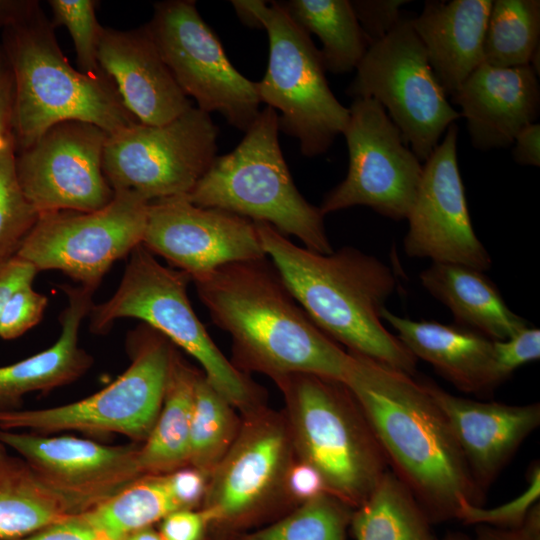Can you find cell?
Masks as SVG:
<instances>
[{
    "instance_id": "obj_1",
    "label": "cell",
    "mask_w": 540,
    "mask_h": 540,
    "mask_svg": "<svg viewBox=\"0 0 540 540\" xmlns=\"http://www.w3.org/2000/svg\"><path fill=\"white\" fill-rule=\"evenodd\" d=\"M345 384L367 418L392 472L431 522L457 519L460 505H481L450 423L424 382L348 351Z\"/></svg>"
},
{
    "instance_id": "obj_2",
    "label": "cell",
    "mask_w": 540,
    "mask_h": 540,
    "mask_svg": "<svg viewBox=\"0 0 540 540\" xmlns=\"http://www.w3.org/2000/svg\"><path fill=\"white\" fill-rule=\"evenodd\" d=\"M194 283L242 366L276 381L307 373L345 382L349 352L311 320L267 256L221 266Z\"/></svg>"
},
{
    "instance_id": "obj_3",
    "label": "cell",
    "mask_w": 540,
    "mask_h": 540,
    "mask_svg": "<svg viewBox=\"0 0 540 540\" xmlns=\"http://www.w3.org/2000/svg\"><path fill=\"white\" fill-rule=\"evenodd\" d=\"M266 256L295 300L329 337L409 375L417 359L388 331L381 317L396 277L378 258L353 247L320 254L292 243L264 222H254Z\"/></svg>"
},
{
    "instance_id": "obj_4",
    "label": "cell",
    "mask_w": 540,
    "mask_h": 540,
    "mask_svg": "<svg viewBox=\"0 0 540 540\" xmlns=\"http://www.w3.org/2000/svg\"><path fill=\"white\" fill-rule=\"evenodd\" d=\"M40 5L2 31L0 46L13 82L12 134L16 152L53 125L78 120L114 134L139 121L104 73L75 69L60 49Z\"/></svg>"
},
{
    "instance_id": "obj_5",
    "label": "cell",
    "mask_w": 540,
    "mask_h": 540,
    "mask_svg": "<svg viewBox=\"0 0 540 540\" xmlns=\"http://www.w3.org/2000/svg\"><path fill=\"white\" fill-rule=\"evenodd\" d=\"M279 131L277 111L269 106L260 110L237 147L216 156L186 197L200 207L267 223L285 236L297 237L311 251L330 254L324 215L295 186Z\"/></svg>"
},
{
    "instance_id": "obj_6",
    "label": "cell",
    "mask_w": 540,
    "mask_h": 540,
    "mask_svg": "<svg viewBox=\"0 0 540 540\" xmlns=\"http://www.w3.org/2000/svg\"><path fill=\"white\" fill-rule=\"evenodd\" d=\"M277 383L301 461L322 475L327 493L349 506L361 505L389 466L353 393L341 381L307 373Z\"/></svg>"
},
{
    "instance_id": "obj_7",
    "label": "cell",
    "mask_w": 540,
    "mask_h": 540,
    "mask_svg": "<svg viewBox=\"0 0 540 540\" xmlns=\"http://www.w3.org/2000/svg\"><path fill=\"white\" fill-rule=\"evenodd\" d=\"M246 25L264 28L269 57L263 79L255 82L260 102L279 110V130L299 141L306 157L326 152L343 134L349 108L331 91L319 50L277 1H231Z\"/></svg>"
},
{
    "instance_id": "obj_8",
    "label": "cell",
    "mask_w": 540,
    "mask_h": 540,
    "mask_svg": "<svg viewBox=\"0 0 540 540\" xmlns=\"http://www.w3.org/2000/svg\"><path fill=\"white\" fill-rule=\"evenodd\" d=\"M190 277L158 262L142 244L129 255L115 293L90 310V330L107 333L121 318H135L196 359L209 383L233 406L247 408L255 386L219 350L187 295Z\"/></svg>"
},
{
    "instance_id": "obj_9",
    "label": "cell",
    "mask_w": 540,
    "mask_h": 540,
    "mask_svg": "<svg viewBox=\"0 0 540 540\" xmlns=\"http://www.w3.org/2000/svg\"><path fill=\"white\" fill-rule=\"evenodd\" d=\"M131 363L111 384L82 400L32 410H0V429L46 435L118 433L145 441L161 410L174 347L146 324L129 334Z\"/></svg>"
},
{
    "instance_id": "obj_10",
    "label": "cell",
    "mask_w": 540,
    "mask_h": 540,
    "mask_svg": "<svg viewBox=\"0 0 540 540\" xmlns=\"http://www.w3.org/2000/svg\"><path fill=\"white\" fill-rule=\"evenodd\" d=\"M346 93L382 105L420 161L459 119L436 78L411 19H401L383 39L371 44Z\"/></svg>"
},
{
    "instance_id": "obj_11",
    "label": "cell",
    "mask_w": 540,
    "mask_h": 540,
    "mask_svg": "<svg viewBox=\"0 0 540 540\" xmlns=\"http://www.w3.org/2000/svg\"><path fill=\"white\" fill-rule=\"evenodd\" d=\"M218 132L197 107L162 125L132 124L108 135L104 175L114 192L148 202L188 195L217 156Z\"/></svg>"
},
{
    "instance_id": "obj_12",
    "label": "cell",
    "mask_w": 540,
    "mask_h": 540,
    "mask_svg": "<svg viewBox=\"0 0 540 540\" xmlns=\"http://www.w3.org/2000/svg\"><path fill=\"white\" fill-rule=\"evenodd\" d=\"M149 202L132 192H114L93 212L39 214L17 257L36 270H58L96 290L117 260L142 244Z\"/></svg>"
},
{
    "instance_id": "obj_13",
    "label": "cell",
    "mask_w": 540,
    "mask_h": 540,
    "mask_svg": "<svg viewBox=\"0 0 540 540\" xmlns=\"http://www.w3.org/2000/svg\"><path fill=\"white\" fill-rule=\"evenodd\" d=\"M146 26L175 81L197 108L219 112L229 125L246 132L260 113L255 82L232 65L195 1L155 3Z\"/></svg>"
},
{
    "instance_id": "obj_14",
    "label": "cell",
    "mask_w": 540,
    "mask_h": 540,
    "mask_svg": "<svg viewBox=\"0 0 540 540\" xmlns=\"http://www.w3.org/2000/svg\"><path fill=\"white\" fill-rule=\"evenodd\" d=\"M349 166L345 179L324 197L323 215L367 206L393 220L406 219L423 172L386 110L372 98H355L343 132Z\"/></svg>"
},
{
    "instance_id": "obj_15",
    "label": "cell",
    "mask_w": 540,
    "mask_h": 540,
    "mask_svg": "<svg viewBox=\"0 0 540 540\" xmlns=\"http://www.w3.org/2000/svg\"><path fill=\"white\" fill-rule=\"evenodd\" d=\"M108 133L68 120L57 123L28 148L17 151L18 183L39 214L93 212L107 206L114 191L103 172Z\"/></svg>"
},
{
    "instance_id": "obj_16",
    "label": "cell",
    "mask_w": 540,
    "mask_h": 540,
    "mask_svg": "<svg viewBox=\"0 0 540 540\" xmlns=\"http://www.w3.org/2000/svg\"><path fill=\"white\" fill-rule=\"evenodd\" d=\"M142 245L196 282L217 268L266 257L253 221L186 195L149 202Z\"/></svg>"
},
{
    "instance_id": "obj_17",
    "label": "cell",
    "mask_w": 540,
    "mask_h": 540,
    "mask_svg": "<svg viewBox=\"0 0 540 540\" xmlns=\"http://www.w3.org/2000/svg\"><path fill=\"white\" fill-rule=\"evenodd\" d=\"M458 127L451 124L425 160L418 191L407 216V256L430 258L480 271L492 260L476 236L457 160Z\"/></svg>"
},
{
    "instance_id": "obj_18",
    "label": "cell",
    "mask_w": 540,
    "mask_h": 540,
    "mask_svg": "<svg viewBox=\"0 0 540 540\" xmlns=\"http://www.w3.org/2000/svg\"><path fill=\"white\" fill-rule=\"evenodd\" d=\"M0 442L22 457L76 513L88 511L141 477L136 444L104 445L74 436L0 429Z\"/></svg>"
},
{
    "instance_id": "obj_19",
    "label": "cell",
    "mask_w": 540,
    "mask_h": 540,
    "mask_svg": "<svg viewBox=\"0 0 540 540\" xmlns=\"http://www.w3.org/2000/svg\"><path fill=\"white\" fill-rule=\"evenodd\" d=\"M288 458L289 439L280 424H247L210 474L203 508L210 521L235 520L259 507L285 478Z\"/></svg>"
},
{
    "instance_id": "obj_20",
    "label": "cell",
    "mask_w": 540,
    "mask_h": 540,
    "mask_svg": "<svg viewBox=\"0 0 540 540\" xmlns=\"http://www.w3.org/2000/svg\"><path fill=\"white\" fill-rule=\"evenodd\" d=\"M424 384L446 415L474 483L484 494L539 426V403L482 402L453 395L432 382Z\"/></svg>"
},
{
    "instance_id": "obj_21",
    "label": "cell",
    "mask_w": 540,
    "mask_h": 540,
    "mask_svg": "<svg viewBox=\"0 0 540 540\" xmlns=\"http://www.w3.org/2000/svg\"><path fill=\"white\" fill-rule=\"evenodd\" d=\"M98 63L126 108L142 124L162 125L193 107L146 25L130 30L103 27Z\"/></svg>"
},
{
    "instance_id": "obj_22",
    "label": "cell",
    "mask_w": 540,
    "mask_h": 540,
    "mask_svg": "<svg viewBox=\"0 0 540 540\" xmlns=\"http://www.w3.org/2000/svg\"><path fill=\"white\" fill-rule=\"evenodd\" d=\"M538 75L530 65L500 68L482 63L451 96L461 108L473 146L505 148L535 123L540 110Z\"/></svg>"
},
{
    "instance_id": "obj_23",
    "label": "cell",
    "mask_w": 540,
    "mask_h": 540,
    "mask_svg": "<svg viewBox=\"0 0 540 540\" xmlns=\"http://www.w3.org/2000/svg\"><path fill=\"white\" fill-rule=\"evenodd\" d=\"M381 317L417 360L431 364L459 390L488 395L504 382L495 363L494 340L456 324L400 317L386 308Z\"/></svg>"
},
{
    "instance_id": "obj_24",
    "label": "cell",
    "mask_w": 540,
    "mask_h": 540,
    "mask_svg": "<svg viewBox=\"0 0 540 540\" xmlns=\"http://www.w3.org/2000/svg\"><path fill=\"white\" fill-rule=\"evenodd\" d=\"M491 0L426 1L411 19L447 96L483 63V47Z\"/></svg>"
},
{
    "instance_id": "obj_25",
    "label": "cell",
    "mask_w": 540,
    "mask_h": 540,
    "mask_svg": "<svg viewBox=\"0 0 540 540\" xmlns=\"http://www.w3.org/2000/svg\"><path fill=\"white\" fill-rule=\"evenodd\" d=\"M61 288L68 302L59 316L60 336L40 353L0 367V410L19 409L27 393L69 384L91 367L92 356L79 345V330L94 305L95 290L81 285Z\"/></svg>"
},
{
    "instance_id": "obj_26",
    "label": "cell",
    "mask_w": 540,
    "mask_h": 540,
    "mask_svg": "<svg viewBox=\"0 0 540 540\" xmlns=\"http://www.w3.org/2000/svg\"><path fill=\"white\" fill-rule=\"evenodd\" d=\"M423 287L452 312L457 325L494 341L506 340L527 322L505 303L482 271L454 263L432 262L420 273Z\"/></svg>"
},
{
    "instance_id": "obj_27",
    "label": "cell",
    "mask_w": 540,
    "mask_h": 540,
    "mask_svg": "<svg viewBox=\"0 0 540 540\" xmlns=\"http://www.w3.org/2000/svg\"><path fill=\"white\" fill-rule=\"evenodd\" d=\"M197 375L173 349L161 410L139 447L138 464L143 475L169 473L188 463Z\"/></svg>"
},
{
    "instance_id": "obj_28",
    "label": "cell",
    "mask_w": 540,
    "mask_h": 540,
    "mask_svg": "<svg viewBox=\"0 0 540 540\" xmlns=\"http://www.w3.org/2000/svg\"><path fill=\"white\" fill-rule=\"evenodd\" d=\"M76 513L0 442V540L32 534Z\"/></svg>"
},
{
    "instance_id": "obj_29",
    "label": "cell",
    "mask_w": 540,
    "mask_h": 540,
    "mask_svg": "<svg viewBox=\"0 0 540 540\" xmlns=\"http://www.w3.org/2000/svg\"><path fill=\"white\" fill-rule=\"evenodd\" d=\"M289 17L309 35L315 34L326 71L341 74L357 68L369 43L348 0L279 2Z\"/></svg>"
},
{
    "instance_id": "obj_30",
    "label": "cell",
    "mask_w": 540,
    "mask_h": 540,
    "mask_svg": "<svg viewBox=\"0 0 540 540\" xmlns=\"http://www.w3.org/2000/svg\"><path fill=\"white\" fill-rule=\"evenodd\" d=\"M430 523L412 492L390 470L350 520L355 540H437Z\"/></svg>"
},
{
    "instance_id": "obj_31",
    "label": "cell",
    "mask_w": 540,
    "mask_h": 540,
    "mask_svg": "<svg viewBox=\"0 0 540 540\" xmlns=\"http://www.w3.org/2000/svg\"><path fill=\"white\" fill-rule=\"evenodd\" d=\"M180 510L167 473L142 475L114 496L81 513L87 521L116 536L148 528Z\"/></svg>"
},
{
    "instance_id": "obj_32",
    "label": "cell",
    "mask_w": 540,
    "mask_h": 540,
    "mask_svg": "<svg viewBox=\"0 0 540 540\" xmlns=\"http://www.w3.org/2000/svg\"><path fill=\"white\" fill-rule=\"evenodd\" d=\"M540 1H492L483 47V62L500 68L530 65L540 47Z\"/></svg>"
},
{
    "instance_id": "obj_33",
    "label": "cell",
    "mask_w": 540,
    "mask_h": 540,
    "mask_svg": "<svg viewBox=\"0 0 540 540\" xmlns=\"http://www.w3.org/2000/svg\"><path fill=\"white\" fill-rule=\"evenodd\" d=\"M232 406L205 375L198 372L190 424L188 464L208 476L238 434Z\"/></svg>"
},
{
    "instance_id": "obj_34",
    "label": "cell",
    "mask_w": 540,
    "mask_h": 540,
    "mask_svg": "<svg viewBox=\"0 0 540 540\" xmlns=\"http://www.w3.org/2000/svg\"><path fill=\"white\" fill-rule=\"evenodd\" d=\"M351 516L349 505L325 493L244 540H346Z\"/></svg>"
},
{
    "instance_id": "obj_35",
    "label": "cell",
    "mask_w": 540,
    "mask_h": 540,
    "mask_svg": "<svg viewBox=\"0 0 540 540\" xmlns=\"http://www.w3.org/2000/svg\"><path fill=\"white\" fill-rule=\"evenodd\" d=\"M14 139L0 149V263L15 257L39 213L18 183Z\"/></svg>"
},
{
    "instance_id": "obj_36",
    "label": "cell",
    "mask_w": 540,
    "mask_h": 540,
    "mask_svg": "<svg viewBox=\"0 0 540 540\" xmlns=\"http://www.w3.org/2000/svg\"><path fill=\"white\" fill-rule=\"evenodd\" d=\"M54 28L64 26L73 40L79 70L89 75L104 74L98 63V46L103 27L98 22L94 0H49Z\"/></svg>"
},
{
    "instance_id": "obj_37",
    "label": "cell",
    "mask_w": 540,
    "mask_h": 540,
    "mask_svg": "<svg viewBox=\"0 0 540 540\" xmlns=\"http://www.w3.org/2000/svg\"><path fill=\"white\" fill-rule=\"evenodd\" d=\"M527 487L514 499L493 508L463 501L457 519L467 524L518 529L530 508L540 497V467L534 463L528 470Z\"/></svg>"
},
{
    "instance_id": "obj_38",
    "label": "cell",
    "mask_w": 540,
    "mask_h": 540,
    "mask_svg": "<svg viewBox=\"0 0 540 540\" xmlns=\"http://www.w3.org/2000/svg\"><path fill=\"white\" fill-rule=\"evenodd\" d=\"M48 304L45 295L35 291L32 283L16 289L6 301L0 317V337L15 339L37 325Z\"/></svg>"
},
{
    "instance_id": "obj_39",
    "label": "cell",
    "mask_w": 540,
    "mask_h": 540,
    "mask_svg": "<svg viewBox=\"0 0 540 540\" xmlns=\"http://www.w3.org/2000/svg\"><path fill=\"white\" fill-rule=\"evenodd\" d=\"M499 375L505 381L517 368L540 358V330L526 326L514 336L493 341Z\"/></svg>"
},
{
    "instance_id": "obj_40",
    "label": "cell",
    "mask_w": 540,
    "mask_h": 540,
    "mask_svg": "<svg viewBox=\"0 0 540 540\" xmlns=\"http://www.w3.org/2000/svg\"><path fill=\"white\" fill-rule=\"evenodd\" d=\"M369 46L390 33L402 19L400 8L406 0L350 1Z\"/></svg>"
},
{
    "instance_id": "obj_41",
    "label": "cell",
    "mask_w": 540,
    "mask_h": 540,
    "mask_svg": "<svg viewBox=\"0 0 540 540\" xmlns=\"http://www.w3.org/2000/svg\"><path fill=\"white\" fill-rule=\"evenodd\" d=\"M13 540H124L87 521L79 513Z\"/></svg>"
},
{
    "instance_id": "obj_42",
    "label": "cell",
    "mask_w": 540,
    "mask_h": 540,
    "mask_svg": "<svg viewBox=\"0 0 540 540\" xmlns=\"http://www.w3.org/2000/svg\"><path fill=\"white\" fill-rule=\"evenodd\" d=\"M210 519L206 512L180 509L162 519L160 536L162 540H202Z\"/></svg>"
},
{
    "instance_id": "obj_43",
    "label": "cell",
    "mask_w": 540,
    "mask_h": 540,
    "mask_svg": "<svg viewBox=\"0 0 540 540\" xmlns=\"http://www.w3.org/2000/svg\"><path fill=\"white\" fill-rule=\"evenodd\" d=\"M167 476L180 509H192L204 498L208 475L202 471L184 466L167 473Z\"/></svg>"
},
{
    "instance_id": "obj_44",
    "label": "cell",
    "mask_w": 540,
    "mask_h": 540,
    "mask_svg": "<svg viewBox=\"0 0 540 540\" xmlns=\"http://www.w3.org/2000/svg\"><path fill=\"white\" fill-rule=\"evenodd\" d=\"M284 479L291 495L302 502L327 493L322 475L304 461L288 467Z\"/></svg>"
},
{
    "instance_id": "obj_45",
    "label": "cell",
    "mask_w": 540,
    "mask_h": 540,
    "mask_svg": "<svg viewBox=\"0 0 540 540\" xmlns=\"http://www.w3.org/2000/svg\"><path fill=\"white\" fill-rule=\"evenodd\" d=\"M37 273L32 264L17 256L0 263V317L11 294L22 285L32 283Z\"/></svg>"
},
{
    "instance_id": "obj_46",
    "label": "cell",
    "mask_w": 540,
    "mask_h": 540,
    "mask_svg": "<svg viewBox=\"0 0 540 540\" xmlns=\"http://www.w3.org/2000/svg\"><path fill=\"white\" fill-rule=\"evenodd\" d=\"M512 155L520 165H540V125L532 123L523 128L514 139Z\"/></svg>"
},
{
    "instance_id": "obj_47",
    "label": "cell",
    "mask_w": 540,
    "mask_h": 540,
    "mask_svg": "<svg viewBox=\"0 0 540 540\" xmlns=\"http://www.w3.org/2000/svg\"><path fill=\"white\" fill-rule=\"evenodd\" d=\"M13 82L10 71L0 83V149L13 139Z\"/></svg>"
},
{
    "instance_id": "obj_48",
    "label": "cell",
    "mask_w": 540,
    "mask_h": 540,
    "mask_svg": "<svg viewBox=\"0 0 540 540\" xmlns=\"http://www.w3.org/2000/svg\"><path fill=\"white\" fill-rule=\"evenodd\" d=\"M38 6L34 0H0V30L24 19Z\"/></svg>"
},
{
    "instance_id": "obj_49",
    "label": "cell",
    "mask_w": 540,
    "mask_h": 540,
    "mask_svg": "<svg viewBox=\"0 0 540 540\" xmlns=\"http://www.w3.org/2000/svg\"><path fill=\"white\" fill-rule=\"evenodd\" d=\"M518 532L524 540H540V504L535 503L525 516Z\"/></svg>"
},
{
    "instance_id": "obj_50",
    "label": "cell",
    "mask_w": 540,
    "mask_h": 540,
    "mask_svg": "<svg viewBox=\"0 0 540 540\" xmlns=\"http://www.w3.org/2000/svg\"><path fill=\"white\" fill-rule=\"evenodd\" d=\"M474 540H524L518 530L478 525Z\"/></svg>"
},
{
    "instance_id": "obj_51",
    "label": "cell",
    "mask_w": 540,
    "mask_h": 540,
    "mask_svg": "<svg viewBox=\"0 0 540 540\" xmlns=\"http://www.w3.org/2000/svg\"><path fill=\"white\" fill-rule=\"evenodd\" d=\"M124 540H162V538L159 533L148 527L127 535Z\"/></svg>"
},
{
    "instance_id": "obj_52",
    "label": "cell",
    "mask_w": 540,
    "mask_h": 540,
    "mask_svg": "<svg viewBox=\"0 0 540 540\" xmlns=\"http://www.w3.org/2000/svg\"><path fill=\"white\" fill-rule=\"evenodd\" d=\"M9 72L8 64L0 47V83Z\"/></svg>"
},
{
    "instance_id": "obj_53",
    "label": "cell",
    "mask_w": 540,
    "mask_h": 540,
    "mask_svg": "<svg viewBox=\"0 0 540 540\" xmlns=\"http://www.w3.org/2000/svg\"><path fill=\"white\" fill-rule=\"evenodd\" d=\"M441 540H471V539L462 533L450 532L446 534Z\"/></svg>"
}]
</instances>
